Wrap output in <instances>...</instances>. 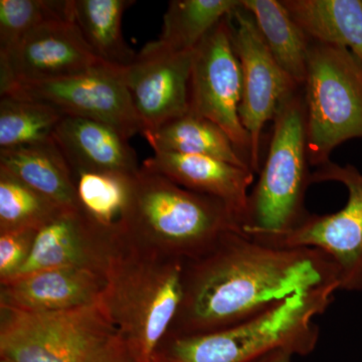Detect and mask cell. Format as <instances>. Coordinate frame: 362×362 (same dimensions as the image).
<instances>
[{
    "mask_svg": "<svg viewBox=\"0 0 362 362\" xmlns=\"http://www.w3.org/2000/svg\"><path fill=\"white\" fill-rule=\"evenodd\" d=\"M65 114L52 105L33 100L1 96L0 149L30 146L52 140Z\"/></svg>",
    "mask_w": 362,
    "mask_h": 362,
    "instance_id": "25",
    "label": "cell"
},
{
    "mask_svg": "<svg viewBox=\"0 0 362 362\" xmlns=\"http://www.w3.org/2000/svg\"><path fill=\"white\" fill-rule=\"evenodd\" d=\"M273 122L268 154L250 192L242 228L252 238L290 232L310 214L305 209L312 173L302 88L283 102Z\"/></svg>",
    "mask_w": 362,
    "mask_h": 362,
    "instance_id": "5",
    "label": "cell"
},
{
    "mask_svg": "<svg viewBox=\"0 0 362 362\" xmlns=\"http://www.w3.org/2000/svg\"><path fill=\"white\" fill-rule=\"evenodd\" d=\"M106 275L90 269H47L0 283V308L30 313L73 310L98 304Z\"/></svg>",
    "mask_w": 362,
    "mask_h": 362,
    "instance_id": "15",
    "label": "cell"
},
{
    "mask_svg": "<svg viewBox=\"0 0 362 362\" xmlns=\"http://www.w3.org/2000/svg\"><path fill=\"white\" fill-rule=\"evenodd\" d=\"M312 42L349 49L362 66V0H282Z\"/></svg>",
    "mask_w": 362,
    "mask_h": 362,
    "instance_id": "19",
    "label": "cell"
},
{
    "mask_svg": "<svg viewBox=\"0 0 362 362\" xmlns=\"http://www.w3.org/2000/svg\"><path fill=\"white\" fill-rule=\"evenodd\" d=\"M133 175L105 171L73 173L78 209L116 245Z\"/></svg>",
    "mask_w": 362,
    "mask_h": 362,
    "instance_id": "23",
    "label": "cell"
},
{
    "mask_svg": "<svg viewBox=\"0 0 362 362\" xmlns=\"http://www.w3.org/2000/svg\"><path fill=\"white\" fill-rule=\"evenodd\" d=\"M116 247L115 243L80 209H65L37 232L28 261L13 279L66 267L90 269L106 275Z\"/></svg>",
    "mask_w": 362,
    "mask_h": 362,
    "instance_id": "14",
    "label": "cell"
},
{
    "mask_svg": "<svg viewBox=\"0 0 362 362\" xmlns=\"http://www.w3.org/2000/svg\"><path fill=\"white\" fill-rule=\"evenodd\" d=\"M240 0H173L156 42L173 52H192L207 33L230 16Z\"/></svg>",
    "mask_w": 362,
    "mask_h": 362,
    "instance_id": "24",
    "label": "cell"
},
{
    "mask_svg": "<svg viewBox=\"0 0 362 362\" xmlns=\"http://www.w3.org/2000/svg\"><path fill=\"white\" fill-rule=\"evenodd\" d=\"M0 362H8V361H4V359H1V361H0Z\"/></svg>",
    "mask_w": 362,
    "mask_h": 362,
    "instance_id": "31",
    "label": "cell"
},
{
    "mask_svg": "<svg viewBox=\"0 0 362 362\" xmlns=\"http://www.w3.org/2000/svg\"><path fill=\"white\" fill-rule=\"evenodd\" d=\"M311 165H323L338 145L362 138V66L345 49L311 42L303 88Z\"/></svg>",
    "mask_w": 362,
    "mask_h": 362,
    "instance_id": "6",
    "label": "cell"
},
{
    "mask_svg": "<svg viewBox=\"0 0 362 362\" xmlns=\"http://www.w3.org/2000/svg\"><path fill=\"white\" fill-rule=\"evenodd\" d=\"M185 262L119 245L99 304L137 362H154L182 299Z\"/></svg>",
    "mask_w": 362,
    "mask_h": 362,
    "instance_id": "3",
    "label": "cell"
},
{
    "mask_svg": "<svg viewBox=\"0 0 362 362\" xmlns=\"http://www.w3.org/2000/svg\"><path fill=\"white\" fill-rule=\"evenodd\" d=\"M293 356H294L288 350L278 349L250 362H291Z\"/></svg>",
    "mask_w": 362,
    "mask_h": 362,
    "instance_id": "30",
    "label": "cell"
},
{
    "mask_svg": "<svg viewBox=\"0 0 362 362\" xmlns=\"http://www.w3.org/2000/svg\"><path fill=\"white\" fill-rule=\"evenodd\" d=\"M39 230L33 228L0 233V283L16 275L33 251Z\"/></svg>",
    "mask_w": 362,
    "mask_h": 362,
    "instance_id": "28",
    "label": "cell"
},
{
    "mask_svg": "<svg viewBox=\"0 0 362 362\" xmlns=\"http://www.w3.org/2000/svg\"><path fill=\"white\" fill-rule=\"evenodd\" d=\"M242 70L230 16L195 47L188 85V112L218 125L251 168V138L240 118Z\"/></svg>",
    "mask_w": 362,
    "mask_h": 362,
    "instance_id": "9",
    "label": "cell"
},
{
    "mask_svg": "<svg viewBox=\"0 0 362 362\" xmlns=\"http://www.w3.org/2000/svg\"><path fill=\"white\" fill-rule=\"evenodd\" d=\"M65 209L0 168V233L40 230Z\"/></svg>",
    "mask_w": 362,
    "mask_h": 362,
    "instance_id": "26",
    "label": "cell"
},
{
    "mask_svg": "<svg viewBox=\"0 0 362 362\" xmlns=\"http://www.w3.org/2000/svg\"><path fill=\"white\" fill-rule=\"evenodd\" d=\"M115 333L99 304L51 313L0 308V356L8 362H86Z\"/></svg>",
    "mask_w": 362,
    "mask_h": 362,
    "instance_id": "7",
    "label": "cell"
},
{
    "mask_svg": "<svg viewBox=\"0 0 362 362\" xmlns=\"http://www.w3.org/2000/svg\"><path fill=\"white\" fill-rule=\"evenodd\" d=\"M335 181L349 192L346 204L334 214H309L290 232L252 238L270 246L311 247L337 267L339 290L362 291V175L354 166L326 162L312 173L311 182Z\"/></svg>",
    "mask_w": 362,
    "mask_h": 362,
    "instance_id": "8",
    "label": "cell"
},
{
    "mask_svg": "<svg viewBox=\"0 0 362 362\" xmlns=\"http://www.w3.org/2000/svg\"><path fill=\"white\" fill-rule=\"evenodd\" d=\"M330 285L339 288L337 267L319 250L270 246L230 230L185 262L182 299L166 337L232 327L288 297Z\"/></svg>",
    "mask_w": 362,
    "mask_h": 362,
    "instance_id": "1",
    "label": "cell"
},
{
    "mask_svg": "<svg viewBox=\"0 0 362 362\" xmlns=\"http://www.w3.org/2000/svg\"><path fill=\"white\" fill-rule=\"evenodd\" d=\"M235 230L242 226L223 202L185 189L141 165L131 180L118 244L187 262Z\"/></svg>",
    "mask_w": 362,
    "mask_h": 362,
    "instance_id": "2",
    "label": "cell"
},
{
    "mask_svg": "<svg viewBox=\"0 0 362 362\" xmlns=\"http://www.w3.org/2000/svg\"><path fill=\"white\" fill-rule=\"evenodd\" d=\"M86 362H137L123 338L115 333Z\"/></svg>",
    "mask_w": 362,
    "mask_h": 362,
    "instance_id": "29",
    "label": "cell"
},
{
    "mask_svg": "<svg viewBox=\"0 0 362 362\" xmlns=\"http://www.w3.org/2000/svg\"><path fill=\"white\" fill-rule=\"evenodd\" d=\"M71 20L47 21L0 54V93L21 84L49 82L103 65Z\"/></svg>",
    "mask_w": 362,
    "mask_h": 362,
    "instance_id": "12",
    "label": "cell"
},
{
    "mask_svg": "<svg viewBox=\"0 0 362 362\" xmlns=\"http://www.w3.org/2000/svg\"><path fill=\"white\" fill-rule=\"evenodd\" d=\"M132 0H71V20L93 54L106 65L126 68L137 54L122 33V18Z\"/></svg>",
    "mask_w": 362,
    "mask_h": 362,
    "instance_id": "20",
    "label": "cell"
},
{
    "mask_svg": "<svg viewBox=\"0 0 362 362\" xmlns=\"http://www.w3.org/2000/svg\"><path fill=\"white\" fill-rule=\"evenodd\" d=\"M74 171H105L133 175L141 165L128 138L107 124L65 116L52 134Z\"/></svg>",
    "mask_w": 362,
    "mask_h": 362,
    "instance_id": "17",
    "label": "cell"
},
{
    "mask_svg": "<svg viewBox=\"0 0 362 362\" xmlns=\"http://www.w3.org/2000/svg\"><path fill=\"white\" fill-rule=\"evenodd\" d=\"M338 290V286L330 285L293 295L225 329L165 337L157 347L154 362H250L278 349L307 356L319 340L314 318L327 310Z\"/></svg>",
    "mask_w": 362,
    "mask_h": 362,
    "instance_id": "4",
    "label": "cell"
},
{
    "mask_svg": "<svg viewBox=\"0 0 362 362\" xmlns=\"http://www.w3.org/2000/svg\"><path fill=\"white\" fill-rule=\"evenodd\" d=\"M0 168L63 209H78L73 173L54 140L0 149Z\"/></svg>",
    "mask_w": 362,
    "mask_h": 362,
    "instance_id": "18",
    "label": "cell"
},
{
    "mask_svg": "<svg viewBox=\"0 0 362 362\" xmlns=\"http://www.w3.org/2000/svg\"><path fill=\"white\" fill-rule=\"evenodd\" d=\"M192 52H173L148 42L130 66L122 68L142 135L188 113V85Z\"/></svg>",
    "mask_w": 362,
    "mask_h": 362,
    "instance_id": "13",
    "label": "cell"
},
{
    "mask_svg": "<svg viewBox=\"0 0 362 362\" xmlns=\"http://www.w3.org/2000/svg\"><path fill=\"white\" fill-rule=\"evenodd\" d=\"M233 45L242 70L240 118L251 138V168L261 170L262 133L278 109L301 89L277 63L254 18L240 4L230 16Z\"/></svg>",
    "mask_w": 362,
    "mask_h": 362,
    "instance_id": "10",
    "label": "cell"
},
{
    "mask_svg": "<svg viewBox=\"0 0 362 362\" xmlns=\"http://www.w3.org/2000/svg\"><path fill=\"white\" fill-rule=\"evenodd\" d=\"M0 95L42 102L56 107L66 116L107 124L128 139L143 132L124 82L122 68L103 64L61 80L16 85Z\"/></svg>",
    "mask_w": 362,
    "mask_h": 362,
    "instance_id": "11",
    "label": "cell"
},
{
    "mask_svg": "<svg viewBox=\"0 0 362 362\" xmlns=\"http://www.w3.org/2000/svg\"><path fill=\"white\" fill-rule=\"evenodd\" d=\"M56 20H71V0H0V54L11 51L40 25Z\"/></svg>",
    "mask_w": 362,
    "mask_h": 362,
    "instance_id": "27",
    "label": "cell"
},
{
    "mask_svg": "<svg viewBox=\"0 0 362 362\" xmlns=\"http://www.w3.org/2000/svg\"><path fill=\"white\" fill-rule=\"evenodd\" d=\"M143 136L153 151L213 157L252 169L218 125L190 112Z\"/></svg>",
    "mask_w": 362,
    "mask_h": 362,
    "instance_id": "22",
    "label": "cell"
},
{
    "mask_svg": "<svg viewBox=\"0 0 362 362\" xmlns=\"http://www.w3.org/2000/svg\"><path fill=\"white\" fill-rule=\"evenodd\" d=\"M251 13L271 54L299 87L306 80L312 40L293 20L282 1L242 0Z\"/></svg>",
    "mask_w": 362,
    "mask_h": 362,
    "instance_id": "21",
    "label": "cell"
},
{
    "mask_svg": "<svg viewBox=\"0 0 362 362\" xmlns=\"http://www.w3.org/2000/svg\"><path fill=\"white\" fill-rule=\"evenodd\" d=\"M143 168L180 187L223 202L239 221L246 223L254 171L213 157L154 151Z\"/></svg>",
    "mask_w": 362,
    "mask_h": 362,
    "instance_id": "16",
    "label": "cell"
}]
</instances>
